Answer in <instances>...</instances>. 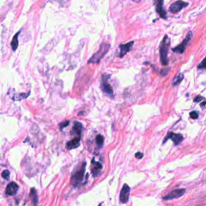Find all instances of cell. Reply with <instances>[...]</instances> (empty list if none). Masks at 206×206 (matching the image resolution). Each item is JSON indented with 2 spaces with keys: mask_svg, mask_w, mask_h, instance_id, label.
Returning <instances> with one entry per match:
<instances>
[{
  "mask_svg": "<svg viewBox=\"0 0 206 206\" xmlns=\"http://www.w3.org/2000/svg\"><path fill=\"white\" fill-rule=\"evenodd\" d=\"M154 3L156 12L159 14L160 17L165 19H167V14L164 8V1L161 0H155L154 1Z\"/></svg>",
  "mask_w": 206,
  "mask_h": 206,
  "instance_id": "9",
  "label": "cell"
},
{
  "mask_svg": "<svg viewBox=\"0 0 206 206\" xmlns=\"http://www.w3.org/2000/svg\"><path fill=\"white\" fill-rule=\"evenodd\" d=\"M83 131V125L82 124L79 122L76 121L74 122V124L72 127L71 133L76 135V137H82V133Z\"/></svg>",
  "mask_w": 206,
  "mask_h": 206,
  "instance_id": "12",
  "label": "cell"
},
{
  "mask_svg": "<svg viewBox=\"0 0 206 206\" xmlns=\"http://www.w3.org/2000/svg\"><path fill=\"white\" fill-rule=\"evenodd\" d=\"M205 104H206V101H205V102H204L201 103V104H200V106H201V107H204V106H205Z\"/></svg>",
  "mask_w": 206,
  "mask_h": 206,
  "instance_id": "28",
  "label": "cell"
},
{
  "mask_svg": "<svg viewBox=\"0 0 206 206\" xmlns=\"http://www.w3.org/2000/svg\"><path fill=\"white\" fill-rule=\"evenodd\" d=\"M86 163H84L78 169L74 171L71 178V183L73 186H77L82 181L85 172Z\"/></svg>",
  "mask_w": 206,
  "mask_h": 206,
  "instance_id": "4",
  "label": "cell"
},
{
  "mask_svg": "<svg viewBox=\"0 0 206 206\" xmlns=\"http://www.w3.org/2000/svg\"><path fill=\"white\" fill-rule=\"evenodd\" d=\"M19 189V186L18 184L15 183V182H11L6 187V193L7 195H10V196H13L17 194L18 191Z\"/></svg>",
  "mask_w": 206,
  "mask_h": 206,
  "instance_id": "13",
  "label": "cell"
},
{
  "mask_svg": "<svg viewBox=\"0 0 206 206\" xmlns=\"http://www.w3.org/2000/svg\"><path fill=\"white\" fill-rule=\"evenodd\" d=\"M189 115H190V117H191V118L195 120V119H197V118H198L199 113H198V112H197L196 111H193L191 112H190Z\"/></svg>",
  "mask_w": 206,
  "mask_h": 206,
  "instance_id": "24",
  "label": "cell"
},
{
  "mask_svg": "<svg viewBox=\"0 0 206 206\" xmlns=\"http://www.w3.org/2000/svg\"><path fill=\"white\" fill-rule=\"evenodd\" d=\"M10 175V173L9 170H4V171H3V172L1 173L2 177L4 179H5L6 180H9Z\"/></svg>",
  "mask_w": 206,
  "mask_h": 206,
  "instance_id": "22",
  "label": "cell"
},
{
  "mask_svg": "<svg viewBox=\"0 0 206 206\" xmlns=\"http://www.w3.org/2000/svg\"><path fill=\"white\" fill-rule=\"evenodd\" d=\"M81 137H76L67 143V148L68 150H72L79 147Z\"/></svg>",
  "mask_w": 206,
  "mask_h": 206,
  "instance_id": "15",
  "label": "cell"
},
{
  "mask_svg": "<svg viewBox=\"0 0 206 206\" xmlns=\"http://www.w3.org/2000/svg\"><path fill=\"white\" fill-rule=\"evenodd\" d=\"M30 196L31 198V200L32 202H33V204L35 206H36V205L37 203V193L36 192V190L35 188H32L30 191Z\"/></svg>",
  "mask_w": 206,
  "mask_h": 206,
  "instance_id": "19",
  "label": "cell"
},
{
  "mask_svg": "<svg viewBox=\"0 0 206 206\" xmlns=\"http://www.w3.org/2000/svg\"><path fill=\"white\" fill-rule=\"evenodd\" d=\"M111 74H104L102 76L101 78V90L103 93L106 96H109L111 98H114V90L113 88L108 82V80L110 79Z\"/></svg>",
  "mask_w": 206,
  "mask_h": 206,
  "instance_id": "3",
  "label": "cell"
},
{
  "mask_svg": "<svg viewBox=\"0 0 206 206\" xmlns=\"http://www.w3.org/2000/svg\"><path fill=\"white\" fill-rule=\"evenodd\" d=\"M110 47V44H104V43L101 44L99 50L95 54H94L93 56L91 57V58L88 60V63L99 64L102 58L106 55L108 50H109Z\"/></svg>",
  "mask_w": 206,
  "mask_h": 206,
  "instance_id": "2",
  "label": "cell"
},
{
  "mask_svg": "<svg viewBox=\"0 0 206 206\" xmlns=\"http://www.w3.org/2000/svg\"><path fill=\"white\" fill-rule=\"evenodd\" d=\"M203 99H204V97H203V96H198L197 97H195V99H194L193 102H197V103H198V102H201V100H203Z\"/></svg>",
  "mask_w": 206,
  "mask_h": 206,
  "instance_id": "26",
  "label": "cell"
},
{
  "mask_svg": "<svg viewBox=\"0 0 206 206\" xmlns=\"http://www.w3.org/2000/svg\"><path fill=\"white\" fill-rule=\"evenodd\" d=\"M189 3L187 2L183 1H177L171 4L169 8V11L173 14H177L180 12L181 10L188 6Z\"/></svg>",
  "mask_w": 206,
  "mask_h": 206,
  "instance_id": "6",
  "label": "cell"
},
{
  "mask_svg": "<svg viewBox=\"0 0 206 206\" xmlns=\"http://www.w3.org/2000/svg\"><path fill=\"white\" fill-rule=\"evenodd\" d=\"M169 68H165V69L161 70V74L162 76H165L167 75L168 72H169Z\"/></svg>",
  "mask_w": 206,
  "mask_h": 206,
  "instance_id": "27",
  "label": "cell"
},
{
  "mask_svg": "<svg viewBox=\"0 0 206 206\" xmlns=\"http://www.w3.org/2000/svg\"><path fill=\"white\" fill-rule=\"evenodd\" d=\"M101 205H102V204H100L99 205V206H101Z\"/></svg>",
  "mask_w": 206,
  "mask_h": 206,
  "instance_id": "29",
  "label": "cell"
},
{
  "mask_svg": "<svg viewBox=\"0 0 206 206\" xmlns=\"http://www.w3.org/2000/svg\"><path fill=\"white\" fill-rule=\"evenodd\" d=\"M192 38V32L190 31L187 33L186 37L184 38V39L183 41V42L181 43L180 44H179L177 47L172 48V51L175 53H179V54H183L186 50V47L187 46L189 42Z\"/></svg>",
  "mask_w": 206,
  "mask_h": 206,
  "instance_id": "5",
  "label": "cell"
},
{
  "mask_svg": "<svg viewBox=\"0 0 206 206\" xmlns=\"http://www.w3.org/2000/svg\"><path fill=\"white\" fill-rule=\"evenodd\" d=\"M198 69L206 70V56L198 66Z\"/></svg>",
  "mask_w": 206,
  "mask_h": 206,
  "instance_id": "21",
  "label": "cell"
},
{
  "mask_svg": "<svg viewBox=\"0 0 206 206\" xmlns=\"http://www.w3.org/2000/svg\"><path fill=\"white\" fill-rule=\"evenodd\" d=\"M131 189L126 184H124L122 187L120 193V201L122 204H125L128 202L129 198Z\"/></svg>",
  "mask_w": 206,
  "mask_h": 206,
  "instance_id": "10",
  "label": "cell"
},
{
  "mask_svg": "<svg viewBox=\"0 0 206 206\" xmlns=\"http://www.w3.org/2000/svg\"><path fill=\"white\" fill-rule=\"evenodd\" d=\"M171 45V39L166 35L163 38L160 45V61L163 66H167L169 63L168 59V53H169V47Z\"/></svg>",
  "mask_w": 206,
  "mask_h": 206,
  "instance_id": "1",
  "label": "cell"
},
{
  "mask_svg": "<svg viewBox=\"0 0 206 206\" xmlns=\"http://www.w3.org/2000/svg\"><path fill=\"white\" fill-rule=\"evenodd\" d=\"M183 136L181 134H176L173 132H169L165 137L163 143L165 144L168 140H172L175 146L178 145L183 140Z\"/></svg>",
  "mask_w": 206,
  "mask_h": 206,
  "instance_id": "7",
  "label": "cell"
},
{
  "mask_svg": "<svg viewBox=\"0 0 206 206\" xmlns=\"http://www.w3.org/2000/svg\"><path fill=\"white\" fill-rule=\"evenodd\" d=\"M92 167H91V173L95 177L99 174L100 171L102 169V165L99 162L95 161L94 159H93L91 161Z\"/></svg>",
  "mask_w": 206,
  "mask_h": 206,
  "instance_id": "14",
  "label": "cell"
},
{
  "mask_svg": "<svg viewBox=\"0 0 206 206\" xmlns=\"http://www.w3.org/2000/svg\"><path fill=\"white\" fill-rule=\"evenodd\" d=\"M186 189H177L173 190L169 193L167 194L166 196L163 198L164 200H171L173 199L179 198L185 194Z\"/></svg>",
  "mask_w": 206,
  "mask_h": 206,
  "instance_id": "8",
  "label": "cell"
},
{
  "mask_svg": "<svg viewBox=\"0 0 206 206\" xmlns=\"http://www.w3.org/2000/svg\"><path fill=\"white\" fill-rule=\"evenodd\" d=\"M184 79V75L181 73L177 74L172 81V84L173 86L180 85Z\"/></svg>",
  "mask_w": 206,
  "mask_h": 206,
  "instance_id": "17",
  "label": "cell"
},
{
  "mask_svg": "<svg viewBox=\"0 0 206 206\" xmlns=\"http://www.w3.org/2000/svg\"><path fill=\"white\" fill-rule=\"evenodd\" d=\"M104 142V137L101 134H98L96 137V143L99 148H102Z\"/></svg>",
  "mask_w": 206,
  "mask_h": 206,
  "instance_id": "20",
  "label": "cell"
},
{
  "mask_svg": "<svg viewBox=\"0 0 206 206\" xmlns=\"http://www.w3.org/2000/svg\"><path fill=\"white\" fill-rule=\"evenodd\" d=\"M21 30H20L19 31H18L17 33H16L12 38V40L10 42V46L12 47V49L13 52H15L17 50V48L19 45V41H18V36L19 34L21 33Z\"/></svg>",
  "mask_w": 206,
  "mask_h": 206,
  "instance_id": "16",
  "label": "cell"
},
{
  "mask_svg": "<svg viewBox=\"0 0 206 206\" xmlns=\"http://www.w3.org/2000/svg\"><path fill=\"white\" fill-rule=\"evenodd\" d=\"M30 94V91H29L27 93H21L19 94H14L11 99L14 101H21L24 99L27 98Z\"/></svg>",
  "mask_w": 206,
  "mask_h": 206,
  "instance_id": "18",
  "label": "cell"
},
{
  "mask_svg": "<svg viewBox=\"0 0 206 206\" xmlns=\"http://www.w3.org/2000/svg\"><path fill=\"white\" fill-rule=\"evenodd\" d=\"M70 124V120H65L61 123H60L59 124V128H60L61 130L67 127Z\"/></svg>",
  "mask_w": 206,
  "mask_h": 206,
  "instance_id": "23",
  "label": "cell"
},
{
  "mask_svg": "<svg viewBox=\"0 0 206 206\" xmlns=\"http://www.w3.org/2000/svg\"><path fill=\"white\" fill-rule=\"evenodd\" d=\"M134 41L129 42L126 44H121L118 45V48L120 49V53H119V58H122L125 56L126 54L131 50L132 46L134 45Z\"/></svg>",
  "mask_w": 206,
  "mask_h": 206,
  "instance_id": "11",
  "label": "cell"
},
{
  "mask_svg": "<svg viewBox=\"0 0 206 206\" xmlns=\"http://www.w3.org/2000/svg\"><path fill=\"white\" fill-rule=\"evenodd\" d=\"M143 156H144L143 154L140 152H138L135 153V157H136L137 159H142L143 157Z\"/></svg>",
  "mask_w": 206,
  "mask_h": 206,
  "instance_id": "25",
  "label": "cell"
}]
</instances>
